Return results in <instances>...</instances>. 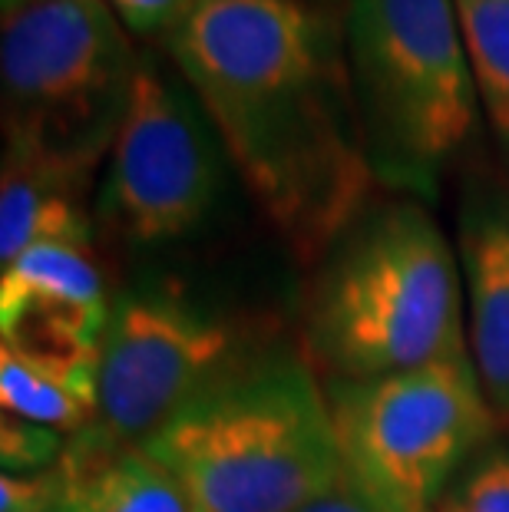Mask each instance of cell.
I'll return each mask as SVG.
<instances>
[{
    "mask_svg": "<svg viewBox=\"0 0 509 512\" xmlns=\"http://www.w3.org/2000/svg\"><path fill=\"white\" fill-rule=\"evenodd\" d=\"M166 53L225 159L291 252L321 255L374 185L344 10L311 0H186Z\"/></svg>",
    "mask_w": 509,
    "mask_h": 512,
    "instance_id": "1",
    "label": "cell"
},
{
    "mask_svg": "<svg viewBox=\"0 0 509 512\" xmlns=\"http://www.w3.org/2000/svg\"><path fill=\"white\" fill-rule=\"evenodd\" d=\"M146 450L199 512H295L344 466L334 410L301 361L232 367Z\"/></svg>",
    "mask_w": 509,
    "mask_h": 512,
    "instance_id": "2",
    "label": "cell"
},
{
    "mask_svg": "<svg viewBox=\"0 0 509 512\" xmlns=\"http://www.w3.org/2000/svg\"><path fill=\"white\" fill-rule=\"evenodd\" d=\"M341 238L311 318L331 367L357 384L470 357L457 258L420 205L377 209Z\"/></svg>",
    "mask_w": 509,
    "mask_h": 512,
    "instance_id": "3",
    "label": "cell"
},
{
    "mask_svg": "<svg viewBox=\"0 0 509 512\" xmlns=\"http://www.w3.org/2000/svg\"><path fill=\"white\" fill-rule=\"evenodd\" d=\"M143 57L106 0H30L0 27L4 149L96 172Z\"/></svg>",
    "mask_w": 509,
    "mask_h": 512,
    "instance_id": "4",
    "label": "cell"
},
{
    "mask_svg": "<svg viewBox=\"0 0 509 512\" xmlns=\"http://www.w3.org/2000/svg\"><path fill=\"white\" fill-rule=\"evenodd\" d=\"M344 50L374 172L430 182L480 106L453 0H348Z\"/></svg>",
    "mask_w": 509,
    "mask_h": 512,
    "instance_id": "5",
    "label": "cell"
},
{
    "mask_svg": "<svg viewBox=\"0 0 509 512\" xmlns=\"http://www.w3.org/2000/svg\"><path fill=\"white\" fill-rule=\"evenodd\" d=\"M331 410L344 466L387 512H430L493 427L470 357L357 380Z\"/></svg>",
    "mask_w": 509,
    "mask_h": 512,
    "instance_id": "6",
    "label": "cell"
},
{
    "mask_svg": "<svg viewBox=\"0 0 509 512\" xmlns=\"http://www.w3.org/2000/svg\"><path fill=\"white\" fill-rule=\"evenodd\" d=\"M222 156L219 136L189 86L143 57L96 195V215L133 245L199 232L219 202Z\"/></svg>",
    "mask_w": 509,
    "mask_h": 512,
    "instance_id": "7",
    "label": "cell"
},
{
    "mask_svg": "<svg viewBox=\"0 0 509 512\" xmlns=\"http://www.w3.org/2000/svg\"><path fill=\"white\" fill-rule=\"evenodd\" d=\"M235 334L172 294H136L110 311L100 347V397L86 437L146 446L232 370Z\"/></svg>",
    "mask_w": 509,
    "mask_h": 512,
    "instance_id": "8",
    "label": "cell"
},
{
    "mask_svg": "<svg viewBox=\"0 0 509 512\" xmlns=\"http://www.w3.org/2000/svg\"><path fill=\"white\" fill-rule=\"evenodd\" d=\"M110 311L90 245L43 242L0 268L4 347L100 361Z\"/></svg>",
    "mask_w": 509,
    "mask_h": 512,
    "instance_id": "9",
    "label": "cell"
},
{
    "mask_svg": "<svg viewBox=\"0 0 509 512\" xmlns=\"http://www.w3.org/2000/svg\"><path fill=\"white\" fill-rule=\"evenodd\" d=\"M470 361L493 413L509 420V205L473 212L463 225Z\"/></svg>",
    "mask_w": 509,
    "mask_h": 512,
    "instance_id": "10",
    "label": "cell"
},
{
    "mask_svg": "<svg viewBox=\"0 0 509 512\" xmlns=\"http://www.w3.org/2000/svg\"><path fill=\"white\" fill-rule=\"evenodd\" d=\"M57 476L53 512H196L179 479L146 446L73 433L57 460Z\"/></svg>",
    "mask_w": 509,
    "mask_h": 512,
    "instance_id": "11",
    "label": "cell"
},
{
    "mask_svg": "<svg viewBox=\"0 0 509 512\" xmlns=\"http://www.w3.org/2000/svg\"><path fill=\"white\" fill-rule=\"evenodd\" d=\"M93 172L4 149L0 172V268L43 242L90 245L93 225L86 209Z\"/></svg>",
    "mask_w": 509,
    "mask_h": 512,
    "instance_id": "12",
    "label": "cell"
},
{
    "mask_svg": "<svg viewBox=\"0 0 509 512\" xmlns=\"http://www.w3.org/2000/svg\"><path fill=\"white\" fill-rule=\"evenodd\" d=\"M100 361L27 354L0 344V403L4 413L43 423L60 433H80L96 417Z\"/></svg>",
    "mask_w": 509,
    "mask_h": 512,
    "instance_id": "13",
    "label": "cell"
},
{
    "mask_svg": "<svg viewBox=\"0 0 509 512\" xmlns=\"http://www.w3.org/2000/svg\"><path fill=\"white\" fill-rule=\"evenodd\" d=\"M476 96L509 149V0H453Z\"/></svg>",
    "mask_w": 509,
    "mask_h": 512,
    "instance_id": "14",
    "label": "cell"
},
{
    "mask_svg": "<svg viewBox=\"0 0 509 512\" xmlns=\"http://www.w3.org/2000/svg\"><path fill=\"white\" fill-rule=\"evenodd\" d=\"M67 450V443L60 440V430H50L43 423L14 417L4 413L0 420V456H4V473L24 476V473H43Z\"/></svg>",
    "mask_w": 509,
    "mask_h": 512,
    "instance_id": "15",
    "label": "cell"
},
{
    "mask_svg": "<svg viewBox=\"0 0 509 512\" xmlns=\"http://www.w3.org/2000/svg\"><path fill=\"white\" fill-rule=\"evenodd\" d=\"M440 512H509V456L483 463Z\"/></svg>",
    "mask_w": 509,
    "mask_h": 512,
    "instance_id": "16",
    "label": "cell"
},
{
    "mask_svg": "<svg viewBox=\"0 0 509 512\" xmlns=\"http://www.w3.org/2000/svg\"><path fill=\"white\" fill-rule=\"evenodd\" d=\"M60 496L57 466L43 473L0 476V512H53Z\"/></svg>",
    "mask_w": 509,
    "mask_h": 512,
    "instance_id": "17",
    "label": "cell"
},
{
    "mask_svg": "<svg viewBox=\"0 0 509 512\" xmlns=\"http://www.w3.org/2000/svg\"><path fill=\"white\" fill-rule=\"evenodd\" d=\"M129 34L166 37L186 10V0H106Z\"/></svg>",
    "mask_w": 509,
    "mask_h": 512,
    "instance_id": "18",
    "label": "cell"
},
{
    "mask_svg": "<svg viewBox=\"0 0 509 512\" xmlns=\"http://www.w3.org/2000/svg\"><path fill=\"white\" fill-rule=\"evenodd\" d=\"M295 512H387L377 499L367 493L348 466H341V473L331 479L321 493H314L308 503H301Z\"/></svg>",
    "mask_w": 509,
    "mask_h": 512,
    "instance_id": "19",
    "label": "cell"
},
{
    "mask_svg": "<svg viewBox=\"0 0 509 512\" xmlns=\"http://www.w3.org/2000/svg\"><path fill=\"white\" fill-rule=\"evenodd\" d=\"M24 4H30V0H0V7H4V14H14V10H20Z\"/></svg>",
    "mask_w": 509,
    "mask_h": 512,
    "instance_id": "20",
    "label": "cell"
},
{
    "mask_svg": "<svg viewBox=\"0 0 509 512\" xmlns=\"http://www.w3.org/2000/svg\"><path fill=\"white\" fill-rule=\"evenodd\" d=\"M196 512H199V509H196Z\"/></svg>",
    "mask_w": 509,
    "mask_h": 512,
    "instance_id": "21",
    "label": "cell"
}]
</instances>
